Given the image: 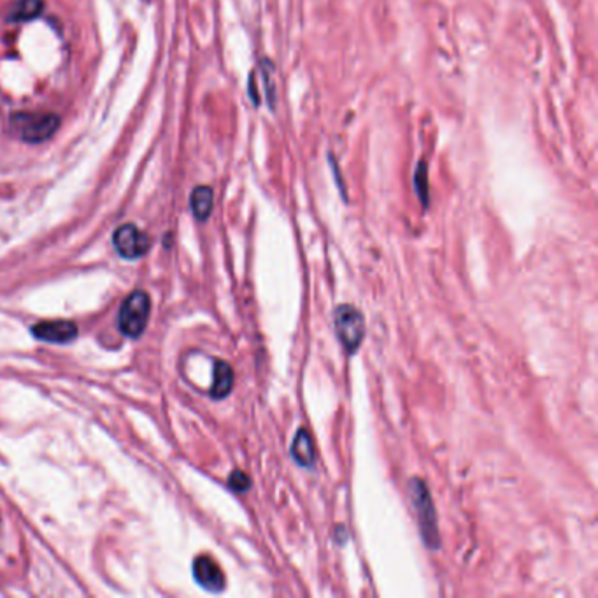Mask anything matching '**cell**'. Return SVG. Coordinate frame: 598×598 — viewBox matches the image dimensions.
Wrapping results in <instances>:
<instances>
[{"instance_id": "obj_1", "label": "cell", "mask_w": 598, "mask_h": 598, "mask_svg": "<svg viewBox=\"0 0 598 598\" xmlns=\"http://www.w3.org/2000/svg\"><path fill=\"white\" fill-rule=\"evenodd\" d=\"M409 497L411 502H413L414 511H416L420 532L424 544L432 549H437L440 546V535L439 528H437L435 507H433L429 488L421 479L413 477L409 481Z\"/></svg>"}, {"instance_id": "obj_2", "label": "cell", "mask_w": 598, "mask_h": 598, "mask_svg": "<svg viewBox=\"0 0 598 598\" xmlns=\"http://www.w3.org/2000/svg\"><path fill=\"white\" fill-rule=\"evenodd\" d=\"M11 125L18 137L25 143L39 144L56 134L60 118L53 112H18L12 114Z\"/></svg>"}, {"instance_id": "obj_3", "label": "cell", "mask_w": 598, "mask_h": 598, "mask_svg": "<svg viewBox=\"0 0 598 598\" xmlns=\"http://www.w3.org/2000/svg\"><path fill=\"white\" fill-rule=\"evenodd\" d=\"M333 328L337 339L349 355H355L365 337V320L358 309L342 304L333 311Z\"/></svg>"}, {"instance_id": "obj_4", "label": "cell", "mask_w": 598, "mask_h": 598, "mask_svg": "<svg viewBox=\"0 0 598 598\" xmlns=\"http://www.w3.org/2000/svg\"><path fill=\"white\" fill-rule=\"evenodd\" d=\"M151 300L146 291H134L125 298L118 314V328L123 336L137 339L146 328L150 318Z\"/></svg>"}, {"instance_id": "obj_5", "label": "cell", "mask_w": 598, "mask_h": 598, "mask_svg": "<svg viewBox=\"0 0 598 598\" xmlns=\"http://www.w3.org/2000/svg\"><path fill=\"white\" fill-rule=\"evenodd\" d=\"M112 244H114L118 255L123 256L127 260L141 258L150 247V237L141 231L135 225H121L112 236Z\"/></svg>"}, {"instance_id": "obj_6", "label": "cell", "mask_w": 598, "mask_h": 598, "mask_svg": "<svg viewBox=\"0 0 598 598\" xmlns=\"http://www.w3.org/2000/svg\"><path fill=\"white\" fill-rule=\"evenodd\" d=\"M193 577L204 590L211 593H220L225 588V575L216 561H212L209 556H198L193 561Z\"/></svg>"}, {"instance_id": "obj_7", "label": "cell", "mask_w": 598, "mask_h": 598, "mask_svg": "<svg viewBox=\"0 0 598 598\" xmlns=\"http://www.w3.org/2000/svg\"><path fill=\"white\" fill-rule=\"evenodd\" d=\"M35 339L54 344H67L76 339L77 327L72 321H44L32 328Z\"/></svg>"}, {"instance_id": "obj_8", "label": "cell", "mask_w": 598, "mask_h": 598, "mask_svg": "<svg viewBox=\"0 0 598 598\" xmlns=\"http://www.w3.org/2000/svg\"><path fill=\"white\" fill-rule=\"evenodd\" d=\"M291 456L295 462L305 468H313L314 462H316V455H314V446L311 435L305 429H298L297 435H295L293 444H291Z\"/></svg>"}, {"instance_id": "obj_9", "label": "cell", "mask_w": 598, "mask_h": 598, "mask_svg": "<svg viewBox=\"0 0 598 598\" xmlns=\"http://www.w3.org/2000/svg\"><path fill=\"white\" fill-rule=\"evenodd\" d=\"M234 386V371L227 362L216 360L214 362V381H212L211 397L214 400H221V398L228 397Z\"/></svg>"}, {"instance_id": "obj_10", "label": "cell", "mask_w": 598, "mask_h": 598, "mask_svg": "<svg viewBox=\"0 0 598 598\" xmlns=\"http://www.w3.org/2000/svg\"><path fill=\"white\" fill-rule=\"evenodd\" d=\"M189 207H192L193 216L198 221H205L211 216L212 207H214V193L209 186H197L192 192L189 197Z\"/></svg>"}, {"instance_id": "obj_11", "label": "cell", "mask_w": 598, "mask_h": 598, "mask_svg": "<svg viewBox=\"0 0 598 598\" xmlns=\"http://www.w3.org/2000/svg\"><path fill=\"white\" fill-rule=\"evenodd\" d=\"M43 8V0H16L12 8L9 9L8 19L9 21H16V23L30 21V19H35L41 14Z\"/></svg>"}, {"instance_id": "obj_12", "label": "cell", "mask_w": 598, "mask_h": 598, "mask_svg": "<svg viewBox=\"0 0 598 598\" xmlns=\"http://www.w3.org/2000/svg\"><path fill=\"white\" fill-rule=\"evenodd\" d=\"M414 192H416L417 198H420L423 209L430 205V186H429V165L424 160H420L414 170Z\"/></svg>"}, {"instance_id": "obj_13", "label": "cell", "mask_w": 598, "mask_h": 598, "mask_svg": "<svg viewBox=\"0 0 598 598\" xmlns=\"http://www.w3.org/2000/svg\"><path fill=\"white\" fill-rule=\"evenodd\" d=\"M260 69H262V81L263 90H265L267 104H269L270 111H274L276 104H278V95H276V83H274V63L270 62L269 58H262L260 60Z\"/></svg>"}, {"instance_id": "obj_14", "label": "cell", "mask_w": 598, "mask_h": 598, "mask_svg": "<svg viewBox=\"0 0 598 598\" xmlns=\"http://www.w3.org/2000/svg\"><path fill=\"white\" fill-rule=\"evenodd\" d=\"M228 486H230L231 491H236V493H244V491H247L251 488V479L247 477L243 471H236L231 472L230 477H228Z\"/></svg>"}, {"instance_id": "obj_15", "label": "cell", "mask_w": 598, "mask_h": 598, "mask_svg": "<svg viewBox=\"0 0 598 598\" xmlns=\"http://www.w3.org/2000/svg\"><path fill=\"white\" fill-rule=\"evenodd\" d=\"M328 162H330V167H332V172H333V178H336L337 183V188L340 189V193H342V197H346V193H344V185H342V179H340V172H339V167H337L336 158H333V154H328Z\"/></svg>"}, {"instance_id": "obj_16", "label": "cell", "mask_w": 598, "mask_h": 598, "mask_svg": "<svg viewBox=\"0 0 598 598\" xmlns=\"http://www.w3.org/2000/svg\"><path fill=\"white\" fill-rule=\"evenodd\" d=\"M255 74H251L249 76V86H247V92H249V99H251V102H253V104L256 105V107H258L260 105V96H258V93H256V88H255Z\"/></svg>"}]
</instances>
